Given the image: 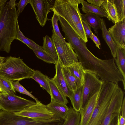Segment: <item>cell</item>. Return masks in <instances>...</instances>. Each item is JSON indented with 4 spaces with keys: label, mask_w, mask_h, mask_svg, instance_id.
I'll return each instance as SVG.
<instances>
[{
    "label": "cell",
    "mask_w": 125,
    "mask_h": 125,
    "mask_svg": "<svg viewBox=\"0 0 125 125\" xmlns=\"http://www.w3.org/2000/svg\"><path fill=\"white\" fill-rule=\"evenodd\" d=\"M81 0H56L51 10L64 19L85 43L88 41L82 21L78 8Z\"/></svg>",
    "instance_id": "cell-1"
},
{
    "label": "cell",
    "mask_w": 125,
    "mask_h": 125,
    "mask_svg": "<svg viewBox=\"0 0 125 125\" xmlns=\"http://www.w3.org/2000/svg\"><path fill=\"white\" fill-rule=\"evenodd\" d=\"M19 15L16 7L11 9L8 2L3 6L0 15V51L10 53L11 43L16 40Z\"/></svg>",
    "instance_id": "cell-2"
},
{
    "label": "cell",
    "mask_w": 125,
    "mask_h": 125,
    "mask_svg": "<svg viewBox=\"0 0 125 125\" xmlns=\"http://www.w3.org/2000/svg\"><path fill=\"white\" fill-rule=\"evenodd\" d=\"M34 70L27 65L20 57H6L0 69V76L11 81L31 78Z\"/></svg>",
    "instance_id": "cell-3"
},
{
    "label": "cell",
    "mask_w": 125,
    "mask_h": 125,
    "mask_svg": "<svg viewBox=\"0 0 125 125\" xmlns=\"http://www.w3.org/2000/svg\"><path fill=\"white\" fill-rule=\"evenodd\" d=\"M118 86L113 82H104L99 92L97 104L88 125H101L113 94Z\"/></svg>",
    "instance_id": "cell-4"
},
{
    "label": "cell",
    "mask_w": 125,
    "mask_h": 125,
    "mask_svg": "<svg viewBox=\"0 0 125 125\" xmlns=\"http://www.w3.org/2000/svg\"><path fill=\"white\" fill-rule=\"evenodd\" d=\"M52 31L51 39L56 49L58 59L62 65L67 67L78 62L77 55L71 44L63 42Z\"/></svg>",
    "instance_id": "cell-5"
},
{
    "label": "cell",
    "mask_w": 125,
    "mask_h": 125,
    "mask_svg": "<svg viewBox=\"0 0 125 125\" xmlns=\"http://www.w3.org/2000/svg\"><path fill=\"white\" fill-rule=\"evenodd\" d=\"M104 82L100 79L96 72L84 70L82 108L93 96L99 93Z\"/></svg>",
    "instance_id": "cell-6"
},
{
    "label": "cell",
    "mask_w": 125,
    "mask_h": 125,
    "mask_svg": "<svg viewBox=\"0 0 125 125\" xmlns=\"http://www.w3.org/2000/svg\"><path fill=\"white\" fill-rule=\"evenodd\" d=\"M36 103L33 101L18 96L14 93L0 94V109L9 113H15L19 112Z\"/></svg>",
    "instance_id": "cell-7"
},
{
    "label": "cell",
    "mask_w": 125,
    "mask_h": 125,
    "mask_svg": "<svg viewBox=\"0 0 125 125\" xmlns=\"http://www.w3.org/2000/svg\"><path fill=\"white\" fill-rule=\"evenodd\" d=\"M28 106L15 114L33 119L43 121H51L60 118L58 117L45 105L40 101ZM61 119V118H60Z\"/></svg>",
    "instance_id": "cell-8"
},
{
    "label": "cell",
    "mask_w": 125,
    "mask_h": 125,
    "mask_svg": "<svg viewBox=\"0 0 125 125\" xmlns=\"http://www.w3.org/2000/svg\"><path fill=\"white\" fill-rule=\"evenodd\" d=\"M124 94V92L118 86L113 94L101 125H109L112 120L121 114V108Z\"/></svg>",
    "instance_id": "cell-9"
},
{
    "label": "cell",
    "mask_w": 125,
    "mask_h": 125,
    "mask_svg": "<svg viewBox=\"0 0 125 125\" xmlns=\"http://www.w3.org/2000/svg\"><path fill=\"white\" fill-rule=\"evenodd\" d=\"M51 0H30L29 3L35 15L37 20L41 26L43 27L48 20V15L52 7Z\"/></svg>",
    "instance_id": "cell-10"
},
{
    "label": "cell",
    "mask_w": 125,
    "mask_h": 125,
    "mask_svg": "<svg viewBox=\"0 0 125 125\" xmlns=\"http://www.w3.org/2000/svg\"><path fill=\"white\" fill-rule=\"evenodd\" d=\"M55 74L52 79L61 92L71 100L73 95V91L70 89L67 83L62 72V65L58 59L55 64Z\"/></svg>",
    "instance_id": "cell-11"
},
{
    "label": "cell",
    "mask_w": 125,
    "mask_h": 125,
    "mask_svg": "<svg viewBox=\"0 0 125 125\" xmlns=\"http://www.w3.org/2000/svg\"><path fill=\"white\" fill-rule=\"evenodd\" d=\"M108 31L115 43L125 50V18L109 28Z\"/></svg>",
    "instance_id": "cell-12"
},
{
    "label": "cell",
    "mask_w": 125,
    "mask_h": 125,
    "mask_svg": "<svg viewBox=\"0 0 125 125\" xmlns=\"http://www.w3.org/2000/svg\"><path fill=\"white\" fill-rule=\"evenodd\" d=\"M99 93L93 96L79 112L81 119L79 125H88L97 103Z\"/></svg>",
    "instance_id": "cell-13"
},
{
    "label": "cell",
    "mask_w": 125,
    "mask_h": 125,
    "mask_svg": "<svg viewBox=\"0 0 125 125\" xmlns=\"http://www.w3.org/2000/svg\"><path fill=\"white\" fill-rule=\"evenodd\" d=\"M101 29L103 38L109 47L111 54L115 59L116 57L119 46L114 41L110 33L107 29L104 21L101 18Z\"/></svg>",
    "instance_id": "cell-14"
},
{
    "label": "cell",
    "mask_w": 125,
    "mask_h": 125,
    "mask_svg": "<svg viewBox=\"0 0 125 125\" xmlns=\"http://www.w3.org/2000/svg\"><path fill=\"white\" fill-rule=\"evenodd\" d=\"M101 7L106 13L109 21L114 24L120 21L113 0H104Z\"/></svg>",
    "instance_id": "cell-15"
},
{
    "label": "cell",
    "mask_w": 125,
    "mask_h": 125,
    "mask_svg": "<svg viewBox=\"0 0 125 125\" xmlns=\"http://www.w3.org/2000/svg\"><path fill=\"white\" fill-rule=\"evenodd\" d=\"M48 81L51 100L66 105L68 103L67 97L61 92L52 79L49 78Z\"/></svg>",
    "instance_id": "cell-16"
},
{
    "label": "cell",
    "mask_w": 125,
    "mask_h": 125,
    "mask_svg": "<svg viewBox=\"0 0 125 125\" xmlns=\"http://www.w3.org/2000/svg\"><path fill=\"white\" fill-rule=\"evenodd\" d=\"M82 19L87 23L94 30L98 37V30L101 27L100 17L98 15L88 12L85 14H81Z\"/></svg>",
    "instance_id": "cell-17"
},
{
    "label": "cell",
    "mask_w": 125,
    "mask_h": 125,
    "mask_svg": "<svg viewBox=\"0 0 125 125\" xmlns=\"http://www.w3.org/2000/svg\"><path fill=\"white\" fill-rule=\"evenodd\" d=\"M47 105L58 117L64 120L65 119L69 109L66 105L51 100L50 103Z\"/></svg>",
    "instance_id": "cell-18"
},
{
    "label": "cell",
    "mask_w": 125,
    "mask_h": 125,
    "mask_svg": "<svg viewBox=\"0 0 125 125\" xmlns=\"http://www.w3.org/2000/svg\"><path fill=\"white\" fill-rule=\"evenodd\" d=\"M62 70L67 83L72 90L73 91L82 85L80 81L66 67L62 65Z\"/></svg>",
    "instance_id": "cell-19"
},
{
    "label": "cell",
    "mask_w": 125,
    "mask_h": 125,
    "mask_svg": "<svg viewBox=\"0 0 125 125\" xmlns=\"http://www.w3.org/2000/svg\"><path fill=\"white\" fill-rule=\"evenodd\" d=\"M117 68L125 82V50L119 47L115 59Z\"/></svg>",
    "instance_id": "cell-20"
},
{
    "label": "cell",
    "mask_w": 125,
    "mask_h": 125,
    "mask_svg": "<svg viewBox=\"0 0 125 125\" xmlns=\"http://www.w3.org/2000/svg\"><path fill=\"white\" fill-rule=\"evenodd\" d=\"M80 119L79 112L70 106L62 125H79Z\"/></svg>",
    "instance_id": "cell-21"
},
{
    "label": "cell",
    "mask_w": 125,
    "mask_h": 125,
    "mask_svg": "<svg viewBox=\"0 0 125 125\" xmlns=\"http://www.w3.org/2000/svg\"><path fill=\"white\" fill-rule=\"evenodd\" d=\"M81 3L82 5L81 9L83 13H94L98 15L100 17H107L106 13L101 7L88 3L83 0H81Z\"/></svg>",
    "instance_id": "cell-22"
},
{
    "label": "cell",
    "mask_w": 125,
    "mask_h": 125,
    "mask_svg": "<svg viewBox=\"0 0 125 125\" xmlns=\"http://www.w3.org/2000/svg\"><path fill=\"white\" fill-rule=\"evenodd\" d=\"M83 86L73 91V95L70 100L73 108L79 112L82 107L83 98Z\"/></svg>",
    "instance_id": "cell-23"
},
{
    "label": "cell",
    "mask_w": 125,
    "mask_h": 125,
    "mask_svg": "<svg viewBox=\"0 0 125 125\" xmlns=\"http://www.w3.org/2000/svg\"><path fill=\"white\" fill-rule=\"evenodd\" d=\"M43 45L42 47L44 51L57 61L58 56L57 52L51 38L48 35H46L43 37Z\"/></svg>",
    "instance_id": "cell-24"
},
{
    "label": "cell",
    "mask_w": 125,
    "mask_h": 125,
    "mask_svg": "<svg viewBox=\"0 0 125 125\" xmlns=\"http://www.w3.org/2000/svg\"><path fill=\"white\" fill-rule=\"evenodd\" d=\"M31 78L37 82L41 87L45 89L50 95L48 81L49 78L47 76L44 75L39 70H34V74Z\"/></svg>",
    "instance_id": "cell-25"
},
{
    "label": "cell",
    "mask_w": 125,
    "mask_h": 125,
    "mask_svg": "<svg viewBox=\"0 0 125 125\" xmlns=\"http://www.w3.org/2000/svg\"><path fill=\"white\" fill-rule=\"evenodd\" d=\"M17 26L18 31L16 40L21 42L32 50L37 49L44 51L42 46H39L32 40L27 38L24 35L20 30L18 22Z\"/></svg>",
    "instance_id": "cell-26"
},
{
    "label": "cell",
    "mask_w": 125,
    "mask_h": 125,
    "mask_svg": "<svg viewBox=\"0 0 125 125\" xmlns=\"http://www.w3.org/2000/svg\"><path fill=\"white\" fill-rule=\"evenodd\" d=\"M66 67L73 75L80 81L83 85L84 70L81 63L79 62Z\"/></svg>",
    "instance_id": "cell-27"
},
{
    "label": "cell",
    "mask_w": 125,
    "mask_h": 125,
    "mask_svg": "<svg viewBox=\"0 0 125 125\" xmlns=\"http://www.w3.org/2000/svg\"><path fill=\"white\" fill-rule=\"evenodd\" d=\"M0 88L1 93L3 94L16 93L11 81L0 76Z\"/></svg>",
    "instance_id": "cell-28"
},
{
    "label": "cell",
    "mask_w": 125,
    "mask_h": 125,
    "mask_svg": "<svg viewBox=\"0 0 125 125\" xmlns=\"http://www.w3.org/2000/svg\"><path fill=\"white\" fill-rule=\"evenodd\" d=\"M32 50L38 58L48 63L55 64L56 61L55 59L44 51L37 49Z\"/></svg>",
    "instance_id": "cell-29"
},
{
    "label": "cell",
    "mask_w": 125,
    "mask_h": 125,
    "mask_svg": "<svg viewBox=\"0 0 125 125\" xmlns=\"http://www.w3.org/2000/svg\"><path fill=\"white\" fill-rule=\"evenodd\" d=\"M119 20L125 18V0H113Z\"/></svg>",
    "instance_id": "cell-30"
},
{
    "label": "cell",
    "mask_w": 125,
    "mask_h": 125,
    "mask_svg": "<svg viewBox=\"0 0 125 125\" xmlns=\"http://www.w3.org/2000/svg\"><path fill=\"white\" fill-rule=\"evenodd\" d=\"M19 81H11L13 88L15 91L18 92L20 93L27 95L34 99L36 102H40L38 99L35 97L30 92L26 90L19 83Z\"/></svg>",
    "instance_id": "cell-31"
},
{
    "label": "cell",
    "mask_w": 125,
    "mask_h": 125,
    "mask_svg": "<svg viewBox=\"0 0 125 125\" xmlns=\"http://www.w3.org/2000/svg\"><path fill=\"white\" fill-rule=\"evenodd\" d=\"M58 16L55 13H53L51 21L53 30H52L56 35L63 42H66L64 38L62 36L60 32L58 24Z\"/></svg>",
    "instance_id": "cell-32"
},
{
    "label": "cell",
    "mask_w": 125,
    "mask_h": 125,
    "mask_svg": "<svg viewBox=\"0 0 125 125\" xmlns=\"http://www.w3.org/2000/svg\"><path fill=\"white\" fill-rule=\"evenodd\" d=\"M83 26L87 38L91 39L92 34L93 33L91 30V27L85 21L82 19Z\"/></svg>",
    "instance_id": "cell-33"
},
{
    "label": "cell",
    "mask_w": 125,
    "mask_h": 125,
    "mask_svg": "<svg viewBox=\"0 0 125 125\" xmlns=\"http://www.w3.org/2000/svg\"><path fill=\"white\" fill-rule=\"evenodd\" d=\"M30 0H20L17 3L16 6L18 8L17 11L19 14L23 11L26 5L29 3Z\"/></svg>",
    "instance_id": "cell-34"
},
{
    "label": "cell",
    "mask_w": 125,
    "mask_h": 125,
    "mask_svg": "<svg viewBox=\"0 0 125 125\" xmlns=\"http://www.w3.org/2000/svg\"><path fill=\"white\" fill-rule=\"evenodd\" d=\"M104 0H87L88 3L96 6L101 7Z\"/></svg>",
    "instance_id": "cell-35"
},
{
    "label": "cell",
    "mask_w": 125,
    "mask_h": 125,
    "mask_svg": "<svg viewBox=\"0 0 125 125\" xmlns=\"http://www.w3.org/2000/svg\"><path fill=\"white\" fill-rule=\"evenodd\" d=\"M91 39L95 43L96 46L99 49H100L99 46L101 45V43L100 41L97 36L93 33L92 34Z\"/></svg>",
    "instance_id": "cell-36"
},
{
    "label": "cell",
    "mask_w": 125,
    "mask_h": 125,
    "mask_svg": "<svg viewBox=\"0 0 125 125\" xmlns=\"http://www.w3.org/2000/svg\"><path fill=\"white\" fill-rule=\"evenodd\" d=\"M121 115L125 118V97H124L122 102L121 109Z\"/></svg>",
    "instance_id": "cell-37"
},
{
    "label": "cell",
    "mask_w": 125,
    "mask_h": 125,
    "mask_svg": "<svg viewBox=\"0 0 125 125\" xmlns=\"http://www.w3.org/2000/svg\"><path fill=\"white\" fill-rule=\"evenodd\" d=\"M16 1L15 0H10L8 1L11 9H13L16 7L17 3L16 2Z\"/></svg>",
    "instance_id": "cell-38"
},
{
    "label": "cell",
    "mask_w": 125,
    "mask_h": 125,
    "mask_svg": "<svg viewBox=\"0 0 125 125\" xmlns=\"http://www.w3.org/2000/svg\"><path fill=\"white\" fill-rule=\"evenodd\" d=\"M119 122V125L125 124V118L122 116L121 115H120Z\"/></svg>",
    "instance_id": "cell-39"
},
{
    "label": "cell",
    "mask_w": 125,
    "mask_h": 125,
    "mask_svg": "<svg viewBox=\"0 0 125 125\" xmlns=\"http://www.w3.org/2000/svg\"><path fill=\"white\" fill-rule=\"evenodd\" d=\"M7 0H0V15L3 6L7 2Z\"/></svg>",
    "instance_id": "cell-40"
},
{
    "label": "cell",
    "mask_w": 125,
    "mask_h": 125,
    "mask_svg": "<svg viewBox=\"0 0 125 125\" xmlns=\"http://www.w3.org/2000/svg\"><path fill=\"white\" fill-rule=\"evenodd\" d=\"M6 59V57L0 56V69L4 62Z\"/></svg>",
    "instance_id": "cell-41"
},
{
    "label": "cell",
    "mask_w": 125,
    "mask_h": 125,
    "mask_svg": "<svg viewBox=\"0 0 125 125\" xmlns=\"http://www.w3.org/2000/svg\"><path fill=\"white\" fill-rule=\"evenodd\" d=\"M114 119L112 121L109 125H118L117 120L116 123H115L114 121Z\"/></svg>",
    "instance_id": "cell-42"
},
{
    "label": "cell",
    "mask_w": 125,
    "mask_h": 125,
    "mask_svg": "<svg viewBox=\"0 0 125 125\" xmlns=\"http://www.w3.org/2000/svg\"><path fill=\"white\" fill-rule=\"evenodd\" d=\"M120 115H118L117 117V121L118 122V125H119V116H120Z\"/></svg>",
    "instance_id": "cell-43"
},
{
    "label": "cell",
    "mask_w": 125,
    "mask_h": 125,
    "mask_svg": "<svg viewBox=\"0 0 125 125\" xmlns=\"http://www.w3.org/2000/svg\"><path fill=\"white\" fill-rule=\"evenodd\" d=\"M1 90L0 89V94L1 93Z\"/></svg>",
    "instance_id": "cell-44"
},
{
    "label": "cell",
    "mask_w": 125,
    "mask_h": 125,
    "mask_svg": "<svg viewBox=\"0 0 125 125\" xmlns=\"http://www.w3.org/2000/svg\"><path fill=\"white\" fill-rule=\"evenodd\" d=\"M124 125H125V124Z\"/></svg>",
    "instance_id": "cell-45"
}]
</instances>
